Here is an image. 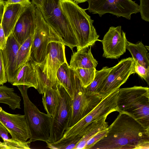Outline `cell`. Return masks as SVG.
Returning <instances> with one entry per match:
<instances>
[{"mask_svg":"<svg viewBox=\"0 0 149 149\" xmlns=\"http://www.w3.org/2000/svg\"><path fill=\"white\" fill-rule=\"evenodd\" d=\"M149 149V129L129 115L119 113L106 135L91 149Z\"/></svg>","mask_w":149,"mask_h":149,"instance_id":"6da1fadb","label":"cell"},{"mask_svg":"<svg viewBox=\"0 0 149 149\" xmlns=\"http://www.w3.org/2000/svg\"><path fill=\"white\" fill-rule=\"evenodd\" d=\"M117 111L127 114L144 128L149 129V88L134 86L119 88Z\"/></svg>","mask_w":149,"mask_h":149,"instance_id":"7a4b0ae2","label":"cell"},{"mask_svg":"<svg viewBox=\"0 0 149 149\" xmlns=\"http://www.w3.org/2000/svg\"><path fill=\"white\" fill-rule=\"evenodd\" d=\"M17 86L23 100L24 115L31 134L29 141L48 142L52 117L41 112L30 100L27 93L28 87L22 85Z\"/></svg>","mask_w":149,"mask_h":149,"instance_id":"3957f363","label":"cell"},{"mask_svg":"<svg viewBox=\"0 0 149 149\" xmlns=\"http://www.w3.org/2000/svg\"><path fill=\"white\" fill-rule=\"evenodd\" d=\"M46 22L56 31L62 43L72 51L78 45L73 29L61 7L60 0H43L39 7Z\"/></svg>","mask_w":149,"mask_h":149,"instance_id":"277c9868","label":"cell"},{"mask_svg":"<svg viewBox=\"0 0 149 149\" xmlns=\"http://www.w3.org/2000/svg\"><path fill=\"white\" fill-rule=\"evenodd\" d=\"M36 26L31 57L35 62L41 64L46 57L48 44L51 42H62L60 37L44 19L39 7L36 6Z\"/></svg>","mask_w":149,"mask_h":149,"instance_id":"5b68a950","label":"cell"},{"mask_svg":"<svg viewBox=\"0 0 149 149\" xmlns=\"http://www.w3.org/2000/svg\"><path fill=\"white\" fill-rule=\"evenodd\" d=\"M119 88L103 99L88 114L71 127H68L59 140H69L78 134L90 123L107 117L111 112L117 111L116 102Z\"/></svg>","mask_w":149,"mask_h":149,"instance_id":"8992f818","label":"cell"},{"mask_svg":"<svg viewBox=\"0 0 149 149\" xmlns=\"http://www.w3.org/2000/svg\"><path fill=\"white\" fill-rule=\"evenodd\" d=\"M88 10L93 14H97L100 17L110 13L118 17H122L130 19L132 14L139 11V6L132 0H87Z\"/></svg>","mask_w":149,"mask_h":149,"instance_id":"52a82bcc","label":"cell"},{"mask_svg":"<svg viewBox=\"0 0 149 149\" xmlns=\"http://www.w3.org/2000/svg\"><path fill=\"white\" fill-rule=\"evenodd\" d=\"M134 60L123 59L112 69L98 89L97 94L104 99L120 87L132 74Z\"/></svg>","mask_w":149,"mask_h":149,"instance_id":"ba28073f","label":"cell"},{"mask_svg":"<svg viewBox=\"0 0 149 149\" xmlns=\"http://www.w3.org/2000/svg\"><path fill=\"white\" fill-rule=\"evenodd\" d=\"M58 88L61 98L56 115L52 117L49 139L48 142L50 143L55 142L62 138L68 127L71 114L70 97L61 85L59 84Z\"/></svg>","mask_w":149,"mask_h":149,"instance_id":"9c48e42d","label":"cell"},{"mask_svg":"<svg viewBox=\"0 0 149 149\" xmlns=\"http://www.w3.org/2000/svg\"><path fill=\"white\" fill-rule=\"evenodd\" d=\"M67 62L65 45L59 42H50L48 45L45 59L40 64L54 89H57L59 85L56 77L57 72L60 67Z\"/></svg>","mask_w":149,"mask_h":149,"instance_id":"30bf717a","label":"cell"},{"mask_svg":"<svg viewBox=\"0 0 149 149\" xmlns=\"http://www.w3.org/2000/svg\"><path fill=\"white\" fill-rule=\"evenodd\" d=\"M97 94L88 95L82 86L77 90L71 100V116L68 127L72 126L91 111L102 100Z\"/></svg>","mask_w":149,"mask_h":149,"instance_id":"8fae6325","label":"cell"},{"mask_svg":"<svg viewBox=\"0 0 149 149\" xmlns=\"http://www.w3.org/2000/svg\"><path fill=\"white\" fill-rule=\"evenodd\" d=\"M125 33L120 26L110 27L100 40L103 45L102 56L107 58L117 59L126 51Z\"/></svg>","mask_w":149,"mask_h":149,"instance_id":"7c38bea8","label":"cell"},{"mask_svg":"<svg viewBox=\"0 0 149 149\" xmlns=\"http://www.w3.org/2000/svg\"><path fill=\"white\" fill-rule=\"evenodd\" d=\"M0 122L8 130L12 139L26 142L30 138V132L24 115L8 113L0 107Z\"/></svg>","mask_w":149,"mask_h":149,"instance_id":"4fadbf2b","label":"cell"},{"mask_svg":"<svg viewBox=\"0 0 149 149\" xmlns=\"http://www.w3.org/2000/svg\"><path fill=\"white\" fill-rule=\"evenodd\" d=\"M36 6L31 2L22 12L17 21L12 33L21 45L34 34L36 26Z\"/></svg>","mask_w":149,"mask_h":149,"instance_id":"5bb4252c","label":"cell"},{"mask_svg":"<svg viewBox=\"0 0 149 149\" xmlns=\"http://www.w3.org/2000/svg\"><path fill=\"white\" fill-rule=\"evenodd\" d=\"M20 45L11 33L7 39L5 48L2 50L8 81L12 84L18 74L17 57Z\"/></svg>","mask_w":149,"mask_h":149,"instance_id":"9a60e30c","label":"cell"},{"mask_svg":"<svg viewBox=\"0 0 149 149\" xmlns=\"http://www.w3.org/2000/svg\"><path fill=\"white\" fill-rule=\"evenodd\" d=\"M56 77L59 84L64 88L72 100L77 90L82 85L74 70L70 67L67 62L63 64L59 68Z\"/></svg>","mask_w":149,"mask_h":149,"instance_id":"2e32d148","label":"cell"},{"mask_svg":"<svg viewBox=\"0 0 149 149\" xmlns=\"http://www.w3.org/2000/svg\"><path fill=\"white\" fill-rule=\"evenodd\" d=\"M27 6L19 4H5L1 24L7 39L12 33L19 17Z\"/></svg>","mask_w":149,"mask_h":149,"instance_id":"e0dca14e","label":"cell"},{"mask_svg":"<svg viewBox=\"0 0 149 149\" xmlns=\"http://www.w3.org/2000/svg\"><path fill=\"white\" fill-rule=\"evenodd\" d=\"M35 62L31 56L19 72L12 84L13 86L22 85L29 88H38L37 75L35 68Z\"/></svg>","mask_w":149,"mask_h":149,"instance_id":"ac0fdd59","label":"cell"},{"mask_svg":"<svg viewBox=\"0 0 149 149\" xmlns=\"http://www.w3.org/2000/svg\"><path fill=\"white\" fill-rule=\"evenodd\" d=\"M91 47L90 46L73 53L69 65L71 69H96L98 62L93 56Z\"/></svg>","mask_w":149,"mask_h":149,"instance_id":"d6986e66","label":"cell"},{"mask_svg":"<svg viewBox=\"0 0 149 149\" xmlns=\"http://www.w3.org/2000/svg\"><path fill=\"white\" fill-rule=\"evenodd\" d=\"M42 103L47 114L53 118L56 115L61 98L59 91L52 88H47L43 92Z\"/></svg>","mask_w":149,"mask_h":149,"instance_id":"ffe728a7","label":"cell"},{"mask_svg":"<svg viewBox=\"0 0 149 149\" xmlns=\"http://www.w3.org/2000/svg\"><path fill=\"white\" fill-rule=\"evenodd\" d=\"M106 118L94 121L88 125L81 132H83V136L74 149H84L88 140L98 132L107 129L108 125L106 121Z\"/></svg>","mask_w":149,"mask_h":149,"instance_id":"44dd1931","label":"cell"},{"mask_svg":"<svg viewBox=\"0 0 149 149\" xmlns=\"http://www.w3.org/2000/svg\"><path fill=\"white\" fill-rule=\"evenodd\" d=\"M126 49L134 61L146 68H149V54L146 46L141 42L133 43L127 40Z\"/></svg>","mask_w":149,"mask_h":149,"instance_id":"7402d4cb","label":"cell"},{"mask_svg":"<svg viewBox=\"0 0 149 149\" xmlns=\"http://www.w3.org/2000/svg\"><path fill=\"white\" fill-rule=\"evenodd\" d=\"M21 97L14 92L13 88L3 85H0V103L6 104L15 110L21 109Z\"/></svg>","mask_w":149,"mask_h":149,"instance_id":"603a6c76","label":"cell"},{"mask_svg":"<svg viewBox=\"0 0 149 149\" xmlns=\"http://www.w3.org/2000/svg\"><path fill=\"white\" fill-rule=\"evenodd\" d=\"M33 35L31 36L21 45L18 49L17 61V69L18 73L31 56V48Z\"/></svg>","mask_w":149,"mask_h":149,"instance_id":"cb8c5ba5","label":"cell"},{"mask_svg":"<svg viewBox=\"0 0 149 149\" xmlns=\"http://www.w3.org/2000/svg\"><path fill=\"white\" fill-rule=\"evenodd\" d=\"M112 69L107 66L103 67L100 70H96L95 76L92 83L84 88L85 93L88 95L97 94V92L102 82Z\"/></svg>","mask_w":149,"mask_h":149,"instance_id":"d4e9b609","label":"cell"},{"mask_svg":"<svg viewBox=\"0 0 149 149\" xmlns=\"http://www.w3.org/2000/svg\"><path fill=\"white\" fill-rule=\"evenodd\" d=\"M74 70L82 86L86 88L89 85L94 79L96 69L95 68H77Z\"/></svg>","mask_w":149,"mask_h":149,"instance_id":"484cf974","label":"cell"},{"mask_svg":"<svg viewBox=\"0 0 149 149\" xmlns=\"http://www.w3.org/2000/svg\"><path fill=\"white\" fill-rule=\"evenodd\" d=\"M35 68L37 75L38 88L37 89L40 94H43L47 88H53V85L43 72L40 64L35 62Z\"/></svg>","mask_w":149,"mask_h":149,"instance_id":"4316f807","label":"cell"},{"mask_svg":"<svg viewBox=\"0 0 149 149\" xmlns=\"http://www.w3.org/2000/svg\"><path fill=\"white\" fill-rule=\"evenodd\" d=\"M31 143L29 141L22 142L10 138L3 142L0 141V149H30Z\"/></svg>","mask_w":149,"mask_h":149,"instance_id":"83f0119b","label":"cell"},{"mask_svg":"<svg viewBox=\"0 0 149 149\" xmlns=\"http://www.w3.org/2000/svg\"><path fill=\"white\" fill-rule=\"evenodd\" d=\"M132 74L136 73L149 85V68H146L134 61Z\"/></svg>","mask_w":149,"mask_h":149,"instance_id":"f1b7e54d","label":"cell"},{"mask_svg":"<svg viewBox=\"0 0 149 149\" xmlns=\"http://www.w3.org/2000/svg\"><path fill=\"white\" fill-rule=\"evenodd\" d=\"M139 7L141 18L149 22V0H140Z\"/></svg>","mask_w":149,"mask_h":149,"instance_id":"f546056e","label":"cell"},{"mask_svg":"<svg viewBox=\"0 0 149 149\" xmlns=\"http://www.w3.org/2000/svg\"><path fill=\"white\" fill-rule=\"evenodd\" d=\"M107 129L108 128L100 132L91 138L86 143L84 149H91L95 143L106 135Z\"/></svg>","mask_w":149,"mask_h":149,"instance_id":"4dcf8cb0","label":"cell"},{"mask_svg":"<svg viewBox=\"0 0 149 149\" xmlns=\"http://www.w3.org/2000/svg\"><path fill=\"white\" fill-rule=\"evenodd\" d=\"M8 81L2 50L0 49V85Z\"/></svg>","mask_w":149,"mask_h":149,"instance_id":"1f68e13d","label":"cell"},{"mask_svg":"<svg viewBox=\"0 0 149 149\" xmlns=\"http://www.w3.org/2000/svg\"><path fill=\"white\" fill-rule=\"evenodd\" d=\"M7 39L6 38L1 24H0V49L4 50L6 48Z\"/></svg>","mask_w":149,"mask_h":149,"instance_id":"d6a6232c","label":"cell"},{"mask_svg":"<svg viewBox=\"0 0 149 149\" xmlns=\"http://www.w3.org/2000/svg\"><path fill=\"white\" fill-rule=\"evenodd\" d=\"M9 131L6 127L0 122V138H1L3 141L10 139L8 136Z\"/></svg>","mask_w":149,"mask_h":149,"instance_id":"836d02e7","label":"cell"},{"mask_svg":"<svg viewBox=\"0 0 149 149\" xmlns=\"http://www.w3.org/2000/svg\"><path fill=\"white\" fill-rule=\"evenodd\" d=\"M31 3L30 0H7L6 4H19L25 6H28Z\"/></svg>","mask_w":149,"mask_h":149,"instance_id":"e575fe53","label":"cell"},{"mask_svg":"<svg viewBox=\"0 0 149 149\" xmlns=\"http://www.w3.org/2000/svg\"><path fill=\"white\" fill-rule=\"evenodd\" d=\"M6 3V1L4 0H0V24L1 23Z\"/></svg>","mask_w":149,"mask_h":149,"instance_id":"d590c367","label":"cell"},{"mask_svg":"<svg viewBox=\"0 0 149 149\" xmlns=\"http://www.w3.org/2000/svg\"><path fill=\"white\" fill-rule=\"evenodd\" d=\"M42 1L43 0H32L31 2L36 6L40 7L42 5Z\"/></svg>","mask_w":149,"mask_h":149,"instance_id":"8d00e7d4","label":"cell"},{"mask_svg":"<svg viewBox=\"0 0 149 149\" xmlns=\"http://www.w3.org/2000/svg\"><path fill=\"white\" fill-rule=\"evenodd\" d=\"M86 0H73L74 1L77 3L85 2L86 1Z\"/></svg>","mask_w":149,"mask_h":149,"instance_id":"74e56055","label":"cell"}]
</instances>
